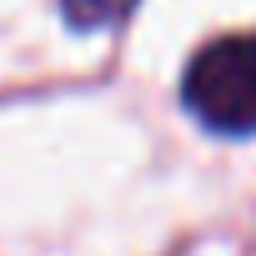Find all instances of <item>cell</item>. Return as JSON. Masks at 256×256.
Segmentation results:
<instances>
[{
    "label": "cell",
    "instance_id": "obj_1",
    "mask_svg": "<svg viewBox=\"0 0 256 256\" xmlns=\"http://www.w3.org/2000/svg\"><path fill=\"white\" fill-rule=\"evenodd\" d=\"M181 100L216 136H256V36L206 40L181 76Z\"/></svg>",
    "mask_w": 256,
    "mask_h": 256
},
{
    "label": "cell",
    "instance_id": "obj_2",
    "mask_svg": "<svg viewBox=\"0 0 256 256\" xmlns=\"http://www.w3.org/2000/svg\"><path fill=\"white\" fill-rule=\"evenodd\" d=\"M76 30H110L136 10V0H56Z\"/></svg>",
    "mask_w": 256,
    "mask_h": 256
}]
</instances>
